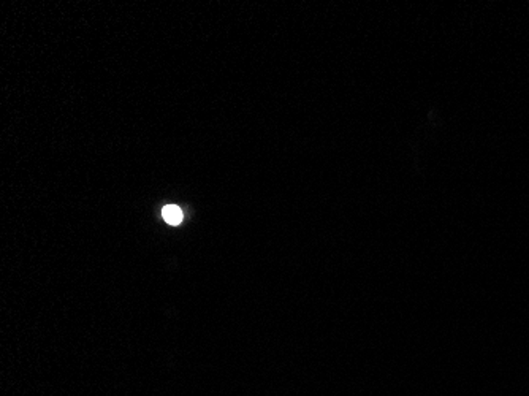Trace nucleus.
I'll list each match as a JSON object with an SVG mask.
<instances>
[{"instance_id":"1","label":"nucleus","mask_w":529,"mask_h":396,"mask_svg":"<svg viewBox=\"0 0 529 396\" xmlns=\"http://www.w3.org/2000/svg\"><path fill=\"white\" fill-rule=\"evenodd\" d=\"M164 219H166V222L170 225H178L181 224V220H183V212H181L178 206H166V210H164Z\"/></svg>"}]
</instances>
